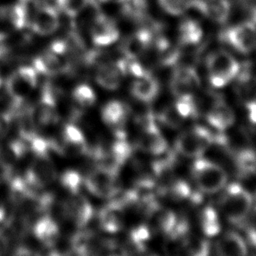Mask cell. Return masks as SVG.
Listing matches in <instances>:
<instances>
[{
  "instance_id": "cell-1",
  "label": "cell",
  "mask_w": 256,
  "mask_h": 256,
  "mask_svg": "<svg viewBox=\"0 0 256 256\" xmlns=\"http://www.w3.org/2000/svg\"><path fill=\"white\" fill-rule=\"evenodd\" d=\"M218 206L223 216L231 223L243 222L251 212L253 198L240 184L232 183L223 188Z\"/></svg>"
},
{
  "instance_id": "cell-2",
  "label": "cell",
  "mask_w": 256,
  "mask_h": 256,
  "mask_svg": "<svg viewBox=\"0 0 256 256\" xmlns=\"http://www.w3.org/2000/svg\"><path fill=\"white\" fill-rule=\"evenodd\" d=\"M236 58L225 50L211 52L206 58V71L210 84L215 88L227 86L240 72Z\"/></svg>"
},
{
  "instance_id": "cell-3",
  "label": "cell",
  "mask_w": 256,
  "mask_h": 256,
  "mask_svg": "<svg viewBox=\"0 0 256 256\" xmlns=\"http://www.w3.org/2000/svg\"><path fill=\"white\" fill-rule=\"evenodd\" d=\"M191 174L196 187L207 194L223 190L228 181L227 173L220 165L203 157L194 159Z\"/></svg>"
},
{
  "instance_id": "cell-4",
  "label": "cell",
  "mask_w": 256,
  "mask_h": 256,
  "mask_svg": "<svg viewBox=\"0 0 256 256\" xmlns=\"http://www.w3.org/2000/svg\"><path fill=\"white\" fill-rule=\"evenodd\" d=\"M214 143V137L210 130L202 126H193L182 131L175 140L176 151L191 159L202 157Z\"/></svg>"
},
{
  "instance_id": "cell-5",
  "label": "cell",
  "mask_w": 256,
  "mask_h": 256,
  "mask_svg": "<svg viewBox=\"0 0 256 256\" xmlns=\"http://www.w3.org/2000/svg\"><path fill=\"white\" fill-rule=\"evenodd\" d=\"M83 184L95 197L103 199L115 197L119 191L116 167L103 165L95 167L83 179Z\"/></svg>"
},
{
  "instance_id": "cell-6",
  "label": "cell",
  "mask_w": 256,
  "mask_h": 256,
  "mask_svg": "<svg viewBox=\"0 0 256 256\" xmlns=\"http://www.w3.org/2000/svg\"><path fill=\"white\" fill-rule=\"evenodd\" d=\"M38 72L33 66H21L14 70L6 79L5 90L10 98L18 105L36 89Z\"/></svg>"
},
{
  "instance_id": "cell-7",
  "label": "cell",
  "mask_w": 256,
  "mask_h": 256,
  "mask_svg": "<svg viewBox=\"0 0 256 256\" xmlns=\"http://www.w3.org/2000/svg\"><path fill=\"white\" fill-rule=\"evenodd\" d=\"M220 38L241 54H249L256 49V23L243 21L222 31Z\"/></svg>"
},
{
  "instance_id": "cell-8",
  "label": "cell",
  "mask_w": 256,
  "mask_h": 256,
  "mask_svg": "<svg viewBox=\"0 0 256 256\" xmlns=\"http://www.w3.org/2000/svg\"><path fill=\"white\" fill-rule=\"evenodd\" d=\"M31 114L38 129L50 128L59 122L56 96L49 84L43 86L38 101L31 108Z\"/></svg>"
},
{
  "instance_id": "cell-9",
  "label": "cell",
  "mask_w": 256,
  "mask_h": 256,
  "mask_svg": "<svg viewBox=\"0 0 256 256\" xmlns=\"http://www.w3.org/2000/svg\"><path fill=\"white\" fill-rule=\"evenodd\" d=\"M57 177L56 167L48 156V153L35 154L25 174V181L32 188H44L55 181Z\"/></svg>"
},
{
  "instance_id": "cell-10",
  "label": "cell",
  "mask_w": 256,
  "mask_h": 256,
  "mask_svg": "<svg viewBox=\"0 0 256 256\" xmlns=\"http://www.w3.org/2000/svg\"><path fill=\"white\" fill-rule=\"evenodd\" d=\"M201 85L200 76L190 65H180L171 74L169 86L175 97L194 96Z\"/></svg>"
},
{
  "instance_id": "cell-11",
  "label": "cell",
  "mask_w": 256,
  "mask_h": 256,
  "mask_svg": "<svg viewBox=\"0 0 256 256\" xmlns=\"http://www.w3.org/2000/svg\"><path fill=\"white\" fill-rule=\"evenodd\" d=\"M137 144L139 148L151 155H161L167 150V141L151 115L143 118Z\"/></svg>"
},
{
  "instance_id": "cell-12",
  "label": "cell",
  "mask_w": 256,
  "mask_h": 256,
  "mask_svg": "<svg viewBox=\"0 0 256 256\" xmlns=\"http://www.w3.org/2000/svg\"><path fill=\"white\" fill-rule=\"evenodd\" d=\"M127 73V59L103 61L97 65L95 71L96 83L106 90H117Z\"/></svg>"
},
{
  "instance_id": "cell-13",
  "label": "cell",
  "mask_w": 256,
  "mask_h": 256,
  "mask_svg": "<svg viewBox=\"0 0 256 256\" xmlns=\"http://www.w3.org/2000/svg\"><path fill=\"white\" fill-rule=\"evenodd\" d=\"M62 213L76 227L83 228L93 217V207L87 198L79 192L70 194L63 202Z\"/></svg>"
},
{
  "instance_id": "cell-14",
  "label": "cell",
  "mask_w": 256,
  "mask_h": 256,
  "mask_svg": "<svg viewBox=\"0 0 256 256\" xmlns=\"http://www.w3.org/2000/svg\"><path fill=\"white\" fill-rule=\"evenodd\" d=\"M119 29L116 22L103 13L98 12L90 24V37L97 47H106L119 38Z\"/></svg>"
},
{
  "instance_id": "cell-15",
  "label": "cell",
  "mask_w": 256,
  "mask_h": 256,
  "mask_svg": "<svg viewBox=\"0 0 256 256\" xmlns=\"http://www.w3.org/2000/svg\"><path fill=\"white\" fill-rule=\"evenodd\" d=\"M155 36L152 28H141L129 35L121 44L124 58L137 60L152 47Z\"/></svg>"
},
{
  "instance_id": "cell-16",
  "label": "cell",
  "mask_w": 256,
  "mask_h": 256,
  "mask_svg": "<svg viewBox=\"0 0 256 256\" xmlns=\"http://www.w3.org/2000/svg\"><path fill=\"white\" fill-rule=\"evenodd\" d=\"M33 67L38 73L59 75L69 72L71 64L67 54H62L48 48L33 59Z\"/></svg>"
},
{
  "instance_id": "cell-17",
  "label": "cell",
  "mask_w": 256,
  "mask_h": 256,
  "mask_svg": "<svg viewBox=\"0 0 256 256\" xmlns=\"http://www.w3.org/2000/svg\"><path fill=\"white\" fill-rule=\"evenodd\" d=\"M60 24L59 15L55 7L47 4H40L35 10L29 27L31 30L41 36L54 33Z\"/></svg>"
},
{
  "instance_id": "cell-18",
  "label": "cell",
  "mask_w": 256,
  "mask_h": 256,
  "mask_svg": "<svg viewBox=\"0 0 256 256\" xmlns=\"http://www.w3.org/2000/svg\"><path fill=\"white\" fill-rule=\"evenodd\" d=\"M101 119L117 137L124 136V128L127 120V109L119 100L108 101L101 110Z\"/></svg>"
},
{
  "instance_id": "cell-19",
  "label": "cell",
  "mask_w": 256,
  "mask_h": 256,
  "mask_svg": "<svg viewBox=\"0 0 256 256\" xmlns=\"http://www.w3.org/2000/svg\"><path fill=\"white\" fill-rule=\"evenodd\" d=\"M159 83L157 79L149 72L134 77L130 86L132 96L142 103L152 102L159 93Z\"/></svg>"
},
{
  "instance_id": "cell-20",
  "label": "cell",
  "mask_w": 256,
  "mask_h": 256,
  "mask_svg": "<svg viewBox=\"0 0 256 256\" xmlns=\"http://www.w3.org/2000/svg\"><path fill=\"white\" fill-rule=\"evenodd\" d=\"M206 120L213 128L224 131L235 123V113L226 102L215 100L206 112Z\"/></svg>"
},
{
  "instance_id": "cell-21",
  "label": "cell",
  "mask_w": 256,
  "mask_h": 256,
  "mask_svg": "<svg viewBox=\"0 0 256 256\" xmlns=\"http://www.w3.org/2000/svg\"><path fill=\"white\" fill-rule=\"evenodd\" d=\"M193 8L210 21L218 24L225 23L231 13L229 0H196Z\"/></svg>"
},
{
  "instance_id": "cell-22",
  "label": "cell",
  "mask_w": 256,
  "mask_h": 256,
  "mask_svg": "<svg viewBox=\"0 0 256 256\" xmlns=\"http://www.w3.org/2000/svg\"><path fill=\"white\" fill-rule=\"evenodd\" d=\"M215 252L217 256H247L248 248L240 234L228 231L217 239Z\"/></svg>"
},
{
  "instance_id": "cell-23",
  "label": "cell",
  "mask_w": 256,
  "mask_h": 256,
  "mask_svg": "<svg viewBox=\"0 0 256 256\" xmlns=\"http://www.w3.org/2000/svg\"><path fill=\"white\" fill-rule=\"evenodd\" d=\"M98 219L100 228L104 232L110 234L119 232L123 228L124 222L123 205L120 202L112 201L101 209Z\"/></svg>"
},
{
  "instance_id": "cell-24",
  "label": "cell",
  "mask_w": 256,
  "mask_h": 256,
  "mask_svg": "<svg viewBox=\"0 0 256 256\" xmlns=\"http://www.w3.org/2000/svg\"><path fill=\"white\" fill-rule=\"evenodd\" d=\"M147 213L150 222V229L152 228L155 231L169 235L178 225L176 214L167 208L150 205Z\"/></svg>"
},
{
  "instance_id": "cell-25",
  "label": "cell",
  "mask_w": 256,
  "mask_h": 256,
  "mask_svg": "<svg viewBox=\"0 0 256 256\" xmlns=\"http://www.w3.org/2000/svg\"><path fill=\"white\" fill-rule=\"evenodd\" d=\"M235 92L246 108L256 105V75L248 70H240L235 78Z\"/></svg>"
},
{
  "instance_id": "cell-26",
  "label": "cell",
  "mask_w": 256,
  "mask_h": 256,
  "mask_svg": "<svg viewBox=\"0 0 256 256\" xmlns=\"http://www.w3.org/2000/svg\"><path fill=\"white\" fill-rule=\"evenodd\" d=\"M33 234L41 244L51 247L56 244L59 239L60 228L52 217L44 215L38 218L34 223Z\"/></svg>"
},
{
  "instance_id": "cell-27",
  "label": "cell",
  "mask_w": 256,
  "mask_h": 256,
  "mask_svg": "<svg viewBox=\"0 0 256 256\" xmlns=\"http://www.w3.org/2000/svg\"><path fill=\"white\" fill-rule=\"evenodd\" d=\"M61 142L64 149L71 154H82L87 150L84 133L74 124H66L61 131Z\"/></svg>"
},
{
  "instance_id": "cell-28",
  "label": "cell",
  "mask_w": 256,
  "mask_h": 256,
  "mask_svg": "<svg viewBox=\"0 0 256 256\" xmlns=\"http://www.w3.org/2000/svg\"><path fill=\"white\" fill-rule=\"evenodd\" d=\"M203 38V28L197 20L184 19L178 28V44L181 47L197 46Z\"/></svg>"
},
{
  "instance_id": "cell-29",
  "label": "cell",
  "mask_w": 256,
  "mask_h": 256,
  "mask_svg": "<svg viewBox=\"0 0 256 256\" xmlns=\"http://www.w3.org/2000/svg\"><path fill=\"white\" fill-rule=\"evenodd\" d=\"M199 222L201 230L206 237H214L220 234L222 227L219 214L213 207L207 206L203 208L199 215Z\"/></svg>"
},
{
  "instance_id": "cell-30",
  "label": "cell",
  "mask_w": 256,
  "mask_h": 256,
  "mask_svg": "<svg viewBox=\"0 0 256 256\" xmlns=\"http://www.w3.org/2000/svg\"><path fill=\"white\" fill-rule=\"evenodd\" d=\"M121 12L132 21H143L148 13L147 0H126L122 3Z\"/></svg>"
},
{
  "instance_id": "cell-31",
  "label": "cell",
  "mask_w": 256,
  "mask_h": 256,
  "mask_svg": "<svg viewBox=\"0 0 256 256\" xmlns=\"http://www.w3.org/2000/svg\"><path fill=\"white\" fill-rule=\"evenodd\" d=\"M72 99L80 108L86 109L92 107L97 99L94 89L85 83L77 85L72 91Z\"/></svg>"
},
{
  "instance_id": "cell-32",
  "label": "cell",
  "mask_w": 256,
  "mask_h": 256,
  "mask_svg": "<svg viewBox=\"0 0 256 256\" xmlns=\"http://www.w3.org/2000/svg\"><path fill=\"white\" fill-rule=\"evenodd\" d=\"M17 29L13 7L0 6V42L8 38Z\"/></svg>"
},
{
  "instance_id": "cell-33",
  "label": "cell",
  "mask_w": 256,
  "mask_h": 256,
  "mask_svg": "<svg viewBox=\"0 0 256 256\" xmlns=\"http://www.w3.org/2000/svg\"><path fill=\"white\" fill-rule=\"evenodd\" d=\"M210 251L209 242L204 238L186 237L183 256H208Z\"/></svg>"
},
{
  "instance_id": "cell-34",
  "label": "cell",
  "mask_w": 256,
  "mask_h": 256,
  "mask_svg": "<svg viewBox=\"0 0 256 256\" xmlns=\"http://www.w3.org/2000/svg\"><path fill=\"white\" fill-rule=\"evenodd\" d=\"M161 9L171 16H179L194 7L196 0H157Z\"/></svg>"
},
{
  "instance_id": "cell-35",
  "label": "cell",
  "mask_w": 256,
  "mask_h": 256,
  "mask_svg": "<svg viewBox=\"0 0 256 256\" xmlns=\"http://www.w3.org/2000/svg\"><path fill=\"white\" fill-rule=\"evenodd\" d=\"M89 2L90 0H56L58 8L72 18L79 16L87 7Z\"/></svg>"
},
{
  "instance_id": "cell-36",
  "label": "cell",
  "mask_w": 256,
  "mask_h": 256,
  "mask_svg": "<svg viewBox=\"0 0 256 256\" xmlns=\"http://www.w3.org/2000/svg\"><path fill=\"white\" fill-rule=\"evenodd\" d=\"M61 184L70 193H79L83 184V178L75 170H67L61 175Z\"/></svg>"
},
{
  "instance_id": "cell-37",
  "label": "cell",
  "mask_w": 256,
  "mask_h": 256,
  "mask_svg": "<svg viewBox=\"0 0 256 256\" xmlns=\"http://www.w3.org/2000/svg\"><path fill=\"white\" fill-rule=\"evenodd\" d=\"M160 121L170 128H177L181 126L185 120L179 115L174 106H170L165 108L159 115Z\"/></svg>"
},
{
  "instance_id": "cell-38",
  "label": "cell",
  "mask_w": 256,
  "mask_h": 256,
  "mask_svg": "<svg viewBox=\"0 0 256 256\" xmlns=\"http://www.w3.org/2000/svg\"><path fill=\"white\" fill-rule=\"evenodd\" d=\"M168 193L173 198V200H184L191 197L190 186L183 180H176L171 182L168 188Z\"/></svg>"
},
{
  "instance_id": "cell-39",
  "label": "cell",
  "mask_w": 256,
  "mask_h": 256,
  "mask_svg": "<svg viewBox=\"0 0 256 256\" xmlns=\"http://www.w3.org/2000/svg\"><path fill=\"white\" fill-rule=\"evenodd\" d=\"M150 236L151 229L147 225H138L130 232V240L132 244L137 248L143 247L145 243L150 239Z\"/></svg>"
},
{
  "instance_id": "cell-40",
  "label": "cell",
  "mask_w": 256,
  "mask_h": 256,
  "mask_svg": "<svg viewBox=\"0 0 256 256\" xmlns=\"http://www.w3.org/2000/svg\"><path fill=\"white\" fill-rule=\"evenodd\" d=\"M246 236L249 242L256 247V220L252 221L251 223L248 224L246 228Z\"/></svg>"
},
{
  "instance_id": "cell-41",
  "label": "cell",
  "mask_w": 256,
  "mask_h": 256,
  "mask_svg": "<svg viewBox=\"0 0 256 256\" xmlns=\"http://www.w3.org/2000/svg\"><path fill=\"white\" fill-rule=\"evenodd\" d=\"M11 256H39V255L29 248L21 247V248H18Z\"/></svg>"
},
{
  "instance_id": "cell-42",
  "label": "cell",
  "mask_w": 256,
  "mask_h": 256,
  "mask_svg": "<svg viewBox=\"0 0 256 256\" xmlns=\"http://www.w3.org/2000/svg\"><path fill=\"white\" fill-rule=\"evenodd\" d=\"M9 247V242L6 236L0 232V256H4Z\"/></svg>"
},
{
  "instance_id": "cell-43",
  "label": "cell",
  "mask_w": 256,
  "mask_h": 256,
  "mask_svg": "<svg viewBox=\"0 0 256 256\" xmlns=\"http://www.w3.org/2000/svg\"><path fill=\"white\" fill-rule=\"evenodd\" d=\"M247 110H248V116H249L250 122L256 125V105L247 107Z\"/></svg>"
},
{
  "instance_id": "cell-44",
  "label": "cell",
  "mask_w": 256,
  "mask_h": 256,
  "mask_svg": "<svg viewBox=\"0 0 256 256\" xmlns=\"http://www.w3.org/2000/svg\"><path fill=\"white\" fill-rule=\"evenodd\" d=\"M5 215H6V210L4 205L0 202V222H2L5 219Z\"/></svg>"
},
{
  "instance_id": "cell-45",
  "label": "cell",
  "mask_w": 256,
  "mask_h": 256,
  "mask_svg": "<svg viewBox=\"0 0 256 256\" xmlns=\"http://www.w3.org/2000/svg\"><path fill=\"white\" fill-rule=\"evenodd\" d=\"M100 1L104 3H121L122 4L126 0H100Z\"/></svg>"
},
{
  "instance_id": "cell-46",
  "label": "cell",
  "mask_w": 256,
  "mask_h": 256,
  "mask_svg": "<svg viewBox=\"0 0 256 256\" xmlns=\"http://www.w3.org/2000/svg\"><path fill=\"white\" fill-rule=\"evenodd\" d=\"M106 256H125V255L119 254V253H109V254H107Z\"/></svg>"
},
{
  "instance_id": "cell-47",
  "label": "cell",
  "mask_w": 256,
  "mask_h": 256,
  "mask_svg": "<svg viewBox=\"0 0 256 256\" xmlns=\"http://www.w3.org/2000/svg\"><path fill=\"white\" fill-rule=\"evenodd\" d=\"M139 256H156V255H153V254H149V255H139Z\"/></svg>"
}]
</instances>
